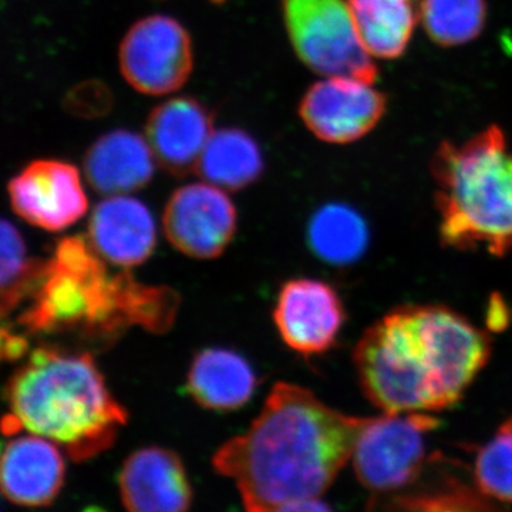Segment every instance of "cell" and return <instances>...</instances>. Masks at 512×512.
Wrapping results in <instances>:
<instances>
[{"mask_svg":"<svg viewBox=\"0 0 512 512\" xmlns=\"http://www.w3.org/2000/svg\"><path fill=\"white\" fill-rule=\"evenodd\" d=\"M367 420L276 383L251 427L218 448L212 466L234 481L248 511L329 510L320 498L352 458Z\"/></svg>","mask_w":512,"mask_h":512,"instance_id":"cell-1","label":"cell"},{"mask_svg":"<svg viewBox=\"0 0 512 512\" xmlns=\"http://www.w3.org/2000/svg\"><path fill=\"white\" fill-rule=\"evenodd\" d=\"M490 339L444 306L394 309L363 333L355 365L386 414L439 412L461 399L490 359Z\"/></svg>","mask_w":512,"mask_h":512,"instance_id":"cell-2","label":"cell"},{"mask_svg":"<svg viewBox=\"0 0 512 512\" xmlns=\"http://www.w3.org/2000/svg\"><path fill=\"white\" fill-rule=\"evenodd\" d=\"M89 238L67 237L56 245L19 323L30 333L77 332L114 338L130 326L161 333L177 315V293L148 286L127 272L111 274Z\"/></svg>","mask_w":512,"mask_h":512,"instance_id":"cell-3","label":"cell"},{"mask_svg":"<svg viewBox=\"0 0 512 512\" xmlns=\"http://www.w3.org/2000/svg\"><path fill=\"white\" fill-rule=\"evenodd\" d=\"M8 433L28 430L53 441L73 461H86L113 446L127 412L111 396L89 353L37 348L6 386Z\"/></svg>","mask_w":512,"mask_h":512,"instance_id":"cell-4","label":"cell"},{"mask_svg":"<svg viewBox=\"0 0 512 512\" xmlns=\"http://www.w3.org/2000/svg\"><path fill=\"white\" fill-rule=\"evenodd\" d=\"M440 239L457 251H512V153L507 136L490 126L464 143L443 141L431 158Z\"/></svg>","mask_w":512,"mask_h":512,"instance_id":"cell-5","label":"cell"},{"mask_svg":"<svg viewBox=\"0 0 512 512\" xmlns=\"http://www.w3.org/2000/svg\"><path fill=\"white\" fill-rule=\"evenodd\" d=\"M282 10L293 49L312 72L376 83V63L360 42L348 0H282Z\"/></svg>","mask_w":512,"mask_h":512,"instance_id":"cell-6","label":"cell"},{"mask_svg":"<svg viewBox=\"0 0 512 512\" xmlns=\"http://www.w3.org/2000/svg\"><path fill=\"white\" fill-rule=\"evenodd\" d=\"M440 420L429 412L386 414L367 420L353 451L360 483L377 494L410 487L427 461V437Z\"/></svg>","mask_w":512,"mask_h":512,"instance_id":"cell-7","label":"cell"},{"mask_svg":"<svg viewBox=\"0 0 512 512\" xmlns=\"http://www.w3.org/2000/svg\"><path fill=\"white\" fill-rule=\"evenodd\" d=\"M192 43L180 22L154 15L128 30L120 46V69L137 92L163 96L183 87L192 72Z\"/></svg>","mask_w":512,"mask_h":512,"instance_id":"cell-8","label":"cell"},{"mask_svg":"<svg viewBox=\"0 0 512 512\" xmlns=\"http://www.w3.org/2000/svg\"><path fill=\"white\" fill-rule=\"evenodd\" d=\"M387 109L375 83L352 76H330L313 84L299 104L309 131L329 144L356 143L375 130Z\"/></svg>","mask_w":512,"mask_h":512,"instance_id":"cell-9","label":"cell"},{"mask_svg":"<svg viewBox=\"0 0 512 512\" xmlns=\"http://www.w3.org/2000/svg\"><path fill=\"white\" fill-rule=\"evenodd\" d=\"M163 227L170 244L184 255L214 259L234 238L237 210L217 185H184L167 202Z\"/></svg>","mask_w":512,"mask_h":512,"instance_id":"cell-10","label":"cell"},{"mask_svg":"<svg viewBox=\"0 0 512 512\" xmlns=\"http://www.w3.org/2000/svg\"><path fill=\"white\" fill-rule=\"evenodd\" d=\"M8 190L13 211L45 231L72 227L89 208L79 170L63 161H33L12 178Z\"/></svg>","mask_w":512,"mask_h":512,"instance_id":"cell-11","label":"cell"},{"mask_svg":"<svg viewBox=\"0 0 512 512\" xmlns=\"http://www.w3.org/2000/svg\"><path fill=\"white\" fill-rule=\"evenodd\" d=\"M274 320L282 340L303 356L328 352L346 320L345 306L332 286L316 279H293L282 286Z\"/></svg>","mask_w":512,"mask_h":512,"instance_id":"cell-12","label":"cell"},{"mask_svg":"<svg viewBox=\"0 0 512 512\" xmlns=\"http://www.w3.org/2000/svg\"><path fill=\"white\" fill-rule=\"evenodd\" d=\"M124 507L134 512H181L192 488L181 458L163 447H144L124 461L119 476Z\"/></svg>","mask_w":512,"mask_h":512,"instance_id":"cell-13","label":"cell"},{"mask_svg":"<svg viewBox=\"0 0 512 512\" xmlns=\"http://www.w3.org/2000/svg\"><path fill=\"white\" fill-rule=\"evenodd\" d=\"M87 238L107 264L134 268L144 264L156 248V221L137 198L109 195L94 208Z\"/></svg>","mask_w":512,"mask_h":512,"instance_id":"cell-14","label":"cell"},{"mask_svg":"<svg viewBox=\"0 0 512 512\" xmlns=\"http://www.w3.org/2000/svg\"><path fill=\"white\" fill-rule=\"evenodd\" d=\"M64 483L62 453L45 437L22 436L3 448L0 466L2 493L22 507H46L56 500Z\"/></svg>","mask_w":512,"mask_h":512,"instance_id":"cell-15","label":"cell"},{"mask_svg":"<svg viewBox=\"0 0 512 512\" xmlns=\"http://www.w3.org/2000/svg\"><path fill=\"white\" fill-rule=\"evenodd\" d=\"M212 133V117L197 100L178 97L158 106L147 121V141L171 174L197 170Z\"/></svg>","mask_w":512,"mask_h":512,"instance_id":"cell-16","label":"cell"},{"mask_svg":"<svg viewBox=\"0 0 512 512\" xmlns=\"http://www.w3.org/2000/svg\"><path fill=\"white\" fill-rule=\"evenodd\" d=\"M154 156L143 137L127 130L104 134L87 151L84 173L90 185L107 195L130 194L150 183Z\"/></svg>","mask_w":512,"mask_h":512,"instance_id":"cell-17","label":"cell"},{"mask_svg":"<svg viewBox=\"0 0 512 512\" xmlns=\"http://www.w3.org/2000/svg\"><path fill=\"white\" fill-rule=\"evenodd\" d=\"M256 376L247 360L228 349H205L188 370L187 390L205 409L231 412L255 392Z\"/></svg>","mask_w":512,"mask_h":512,"instance_id":"cell-18","label":"cell"},{"mask_svg":"<svg viewBox=\"0 0 512 512\" xmlns=\"http://www.w3.org/2000/svg\"><path fill=\"white\" fill-rule=\"evenodd\" d=\"M357 35L373 59H399L419 20L414 0H348Z\"/></svg>","mask_w":512,"mask_h":512,"instance_id":"cell-19","label":"cell"},{"mask_svg":"<svg viewBox=\"0 0 512 512\" xmlns=\"http://www.w3.org/2000/svg\"><path fill=\"white\" fill-rule=\"evenodd\" d=\"M262 170L264 160L254 138L237 128H222L212 133L195 171L207 183L237 191L255 183Z\"/></svg>","mask_w":512,"mask_h":512,"instance_id":"cell-20","label":"cell"},{"mask_svg":"<svg viewBox=\"0 0 512 512\" xmlns=\"http://www.w3.org/2000/svg\"><path fill=\"white\" fill-rule=\"evenodd\" d=\"M309 247L323 262L349 265L359 261L369 244V228L359 212L345 204L319 208L308 227Z\"/></svg>","mask_w":512,"mask_h":512,"instance_id":"cell-21","label":"cell"},{"mask_svg":"<svg viewBox=\"0 0 512 512\" xmlns=\"http://www.w3.org/2000/svg\"><path fill=\"white\" fill-rule=\"evenodd\" d=\"M419 20L436 45L463 46L483 33L487 3L485 0H420Z\"/></svg>","mask_w":512,"mask_h":512,"instance_id":"cell-22","label":"cell"},{"mask_svg":"<svg viewBox=\"0 0 512 512\" xmlns=\"http://www.w3.org/2000/svg\"><path fill=\"white\" fill-rule=\"evenodd\" d=\"M2 272H0V285H2V315L6 319L8 313L32 295L37 281L42 276L46 262H36L29 258L28 248L18 231V228L3 220L2 228Z\"/></svg>","mask_w":512,"mask_h":512,"instance_id":"cell-23","label":"cell"},{"mask_svg":"<svg viewBox=\"0 0 512 512\" xmlns=\"http://www.w3.org/2000/svg\"><path fill=\"white\" fill-rule=\"evenodd\" d=\"M474 478L484 497L512 503V419L478 451Z\"/></svg>","mask_w":512,"mask_h":512,"instance_id":"cell-24","label":"cell"},{"mask_svg":"<svg viewBox=\"0 0 512 512\" xmlns=\"http://www.w3.org/2000/svg\"><path fill=\"white\" fill-rule=\"evenodd\" d=\"M28 343L22 336L9 332L8 329L2 330V355L5 359L16 360L20 356L25 355Z\"/></svg>","mask_w":512,"mask_h":512,"instance_id":"cell-25","label":"cell"},{"mask_svg":"<svg viewBox=\"0 0 512 512\" xmlns=\"http://www.w3.org/2000/svg\"><path fill=\"white\" fill-rule=\"evenodd\" d=\"M211 2H214V3H221V2H224V0H211Z\"/></svg>","mask_w":512,"mask_h":512,"instance_id":"cell-26","label":"cell"},{"mask_svg":"<svg viewBox=\"0 0 512 512\" xmlns=\"http://www.w3.org/2000/svg\"><path fill=\"white\" fill-rule=\"evenodd\" d=\"M414 2H416V3H417V5H419L420 0H414Z\"/></svg>","mask_w":512,"mask_h":512,"instance_id":"cell-27","label":"cell"}]
</instances>
